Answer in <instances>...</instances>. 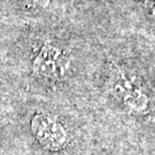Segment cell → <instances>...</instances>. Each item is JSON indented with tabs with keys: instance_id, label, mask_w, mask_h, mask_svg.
Returning a JSON list of instances; mask_svg holds the SVG:
<instances>
[{
	"instance_id": "cell-1",
	"label": "cell",
	"mask_w": 155,
	"mask_h": 155,
	"mask_svg": "<svg viewBox=\"0 0 155 155\" xmlns=\"http://www.w3.org/2000/svg\"><path fill=\"white\" fill-rule=\"evenodd\" d=\"M69 68V59L66 53L56 45L46 43L33 59V72L44 78H61Z\"/></svg>"
},
{
	"instance_id": "cell-2",
	"label": "cell",
	"mask_w": 155,
	"mask_h": 155,
	"mask_svg": "<svg viewBox=\"0 0 155 155\" xmlns=\"http://www.w3.org/2000/svg\"><path fill=\"white\" fill-rule=\"evenodd\" d=\"M31 130L36 139L47 150H59L66 143V131L54 117L45 114L35 115Z\"/></svg>"
},
{
	"instance_id": "cell-3",
	"label": "cell",
	"mask_w": 155,
	"mask_h": 155,
	"mask_svg": "<svg viewBox=\"0 0 155 155\" xmlns=\"http://www.w3.org/2000/svg\"><path fill=\"white\" fill-rule=\"evenodd\" d=\"M20 1L31 8H45L50 4V0H20Z\"/></svg>"
}]
</instances>
